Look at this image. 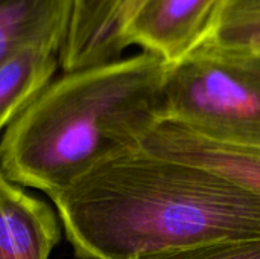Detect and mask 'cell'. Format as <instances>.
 <instances>
[{"label": "cell", "mask_w": 260, "mask_h": 259, "mask_svg": "<svg viewBox=\"0 0 260 259\" xmlns=\"http://www.w3.org/2000/svg\"><path fill=\"white\" fill-rule=\"evenodd\" d=\"M72 9L73 0H0V66L35 46L61 52Z\"/></svg>", "instance_id": "obj_8"}, {"label": "cell", "mask_w": 260, "mask_h": 259, "mask_svg": "<svg viewBox=\"0 0 260 259\" xmlns=\"http://www.w3.org/2000/svg\"><path fill=\"white\" fill-rule=\"evenodd\" d=\"M168 64L142 52L53 79L0 139V171L52 195L142 143L161 121Z\"/></svg>", "instance_id": "obj_2"}, {"label": "cell", "mask_w": 260, "mask_h": 259, "mask_svg": "<svg viewBox=\"0 0 260 259\" xmlns=\"http://www.w3.org/2000/svg\"><path fill=\"white\" fill-rule=\"evenodd\" d=\"M61 67V52L29 47L0 66V134L40 96Z\"/></svg>", "instance_id": "obj_9"}, {"label": "cell", "mask_w": 260, "mask_h": 259, "mask_svg": "<svg viewBox=\"0 0 260 259\" xmlns=\"http://www.w3.org/2000/svg\"><path fill=\"white\" fill-rule=\"evenodd\" d=\"M206 43L230 50L260 52V0H229Z\"/></svg>", "instance_id": "obj_10"}, {"label": "cell", "mask_w": 260, "mask_h": 259, "mask_svg": "<svg viewBox=\"0 0 260 259\" xmlns=\"http://www.w3.org/2000/svg\"><path fill=\"white\" fill-rule=\"evenodd\" d=\"M146 0H73L72 21L61 50L62 73L122 58L125 34Z\"/></svg>", "instance_id": "obj_5"}, {"label": "cell", "mask_w": 260, "mask_h": 259, "mask_svg": "<svg viewBox=\"0 0 260 259\" xmlns=\"http://www.w3.org/2000/svg\"><path fill=\"white\" fill-rule=\"evenodd\" d=\"M49 197L78 259H134L260 238V194L215 169L140 145L102 160Z\"/></svg>", "instance_id": "obj_1"}, {"label": "cell", "mask_w": 260, "mask_h": 259, "mask_svg": "<svg viewBox=\"0 0 260 259\" xmlns=\"http://www.w3.org/2000/svg\"><path fill=\"white\" fill-rule=\"evenodd\" d=\"M140 147L157 156L215 169L260 194V151L201 139L169 121H158Z\"/></svg>", "instance_id": "obj_7"}, {"label": "cell", "mask_w": 260, "mask_h": 259, "mask_svg": "<svg viewBox=\"0 0 260 259\" xmlns=\"http://www.w3.org/2000/svg\"><path fill=\"white\" fill-rule=\"evenodd\" d=\"M58 215L0 171V259H49L59 241Z\"/></svg>", "instance_id": "obj_6"}, {"label": "cell", "mask_w": 260, "mask_h": 259, "mask_svg": "<svg viewBox=\"0 0 260 259\" xmlns=\"http://www.w3.org/2000/svg\"><path fill=\"white\" fill-rule=\"evenodd\" d=\"M161 121L215 143L260 151V52L204 43L168 64Z\"/></svg>", "instance_id": "obj_3"}, {"label": "cell", "mask_w": 260, "mask_h": 259, "mask_svg": "<svg viewBox=\"0 0 260 259\" xmlns=\"http://www.w3.org/2000/svg\"><path fill=\"white\" fill-rule=\"evenodd\" d=\"M134 259H260V238L192 244L142 255Z\"/></svg>", "instance_id": "obj_11"}, {"label": "cell", "mask_w": 260, "mask_h": 259, "mask_svg": "<svg viewBox=\"0 0 260 259\" xmlns=\"http://www.w3.org/2000/svg\"><path fill=\"white\" fill-rule=\"evenodd\" d=\"M227 2L146 0L126 29V47L137 44L166 64L178 63L209 41Z\"/></svg>", "instance_id": "obj_4"}]
</instances>
